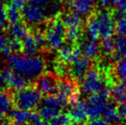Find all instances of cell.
<instances>
[{
	"mask_svg": "<svg viewBox=\"0 0 126 125\" xmlns=\"http://www.w3.org/2000/svg\"><path fill=\"white\" fill-rule=\"evenodd\" d=\"M10 120L15 125H25L27 124H32L33 112L25 110H16L10 111Z\"/></svg>",
	"mask_w": 126,
	"mask_h": 125,
	"instance_id": "4fadbf2b",
	"label": "cell"
},
{
	"mask_svg": "<svg viewBox=\"0 0 126 125\" xmlns=\"http://www.w3.org/2000/svg\"><path fill=\"white\" fill-rule=\"evenodd\" d=\"M73 46L71 45H63L61 49H59V57L62 61L65 63L70 62V57H71L72 51H73Z\"/></svg>",
	"mask_w": 126,
	"mask_h": 125,
	"instance_id": "4316f807",
	"label": "cell"
},
{
	"mask_svg": "<svg viewBox=\"0 0 126 125\" xmlns=\"http://www.w3.org/2000/svg\"><path fill=\"white\" fill-rule=\"evenodd\" d=\"M14 99L6 92H0V116L10 113Z\"/></svg>",
	"mask_w": 126,
	"mask_h": 125,
	"instance_id": "ffe728a7",
	"label": "cell"
},
{
	"mask_svg": "<svg viewBox=\"0 0 126 125\" xmlns=\"http://www.w3.org/2000/svg\"><path fill=\"white\" fill-rule=\"evenodd\" d=\"M113 41H114L115 45V52L120 50V49H122L126 45V38L123 36H119L118 35L117 38H115L113 40Z\"/></svg>",
	"mask_w": 126,
	"mask_h": 125,
	"instance_id": "836d02e7",
	"label": "cell"
},
{
	"mask_svg": "<svg viewBox=\"0 0 126 125\" xmlns=\"http://www.w3.org/2000/svg\"><path fill=\"white\" fill-rule=\"evenodd\" d=\"M8 63L13 71L23 76L26 80H33L42 75L45 69V63L38 57L25 55H10Z\"/></svg>",
	"mask_w": 126,
	"mask_h": 125,
	"instance_id": "6da1fadb",
	"label": "cell"
},
{
	"mask_svg": "<svg viewBox=\"0 0 126 125\" xmlns=\"http://www.w3.org/2000/svg\"><path fill=\"white\" fill-rule=\"evenodd\" d=\"M109 82V75L105 74L99 69H92L83 77L81 89L86 94H98L108 87Z\"/></svg>",
	"mask_w": 126,
	"mask_h": 125,
	"instance_id": "7a4b0ae2",
	"label": "cell"
},
{
	"mask_svg": "<svg viewBox=\"0 0 126 125\" xmlns=\"http://www.w3.org/2000/svg\"><path fill=\"white\" fill-rule=\"evenodd\" d=\"M42 100V94L36 87H24L17 91L14 97V103L17 109L31 111L35 109Z\"/></svg>",
	"mask_w": 126,
	"mask_h": 125,
	"instance_id": "3957f363",
	"label": "cell"
},
{
	"mask_svg": "<svg viewBox=\"0 0 126 125\" xmlns=\"http://www.w3.org/2000/svg\"><path fill=\"white\" fill-rule=\"evenodd\" d=\"M22 53L25 56H29V57H33L35 56L38 51V46H37L36 41L34 40L33 35L28 34L25 38H23V40L22 41Z\"/></svg>",
	"mask_w": 126,
	"mask_h": 125,
	"instance_id": "9a60e30c",
	"label": "cell"
},
{
	"mask_svg": "<svg viewBox=\"0 0 126 125\" xmlns=\"http://www.w3.org/2000/svg\"><path fill=\"white\" fill-rule=\"evenodd\" d=\"M96 1L97 0H70V5L80 15H85L89 11L93 3Z\"/></svg>",
	"mask_w": 126,
	"mask_h": 125,
	"instance_id": "2e32d148",
	"label": "cell"
},
{
	"mask_svg": "<svg viewBox=\"0 0 126 125\" xmlns=\"http://www.w3.org/2000/svg\"><path fill=\"white\" fill-rule=\"evenodd\" d=\"M70 115L67 113H59L51 120V125H69L70 123Z\"/></svg>",
	"mask_w": 126,
	"mask_h": 125,
	"instance_id": "d4e9b609",
	"label": "cell"
},
{
	"mask_svg": "<svg viewBox=\"0 0 126 125\" xmlns=\"http://www.w3.org/2000/svg\"><path fill=\"white\" fill-rule=\"evenodd\" d=\"M115 31L119 36L126 38V16L120 15L115 24Z\"/></svg>",
	"mask_w": 126,
	"mask_h": 125,
	"instance_id": "484cf974",
	"label": "cell"
},
{
	"mask_svg": "<svg viewBox=\"0 0 126 125\" xmlns=\"http://www.w3.org/2000/svg\"><path fill=\"white\" fill-rule=\"evenodd\" d=\"M7 45L10 47V51L12 52H19L22 50V43L20 40L15 38H10V40H9V42H7Z\"/></svg>",
	"mask_w": 126,
	"mask_h": 125,
	"instance_id": "f546056e",
	"label": "cell"
},
{
	"mask_svg": "<svg viewBox=\"0 0 126 125\" xmlns=\"http://www.w3.org/2000/svg\"><path fill=\"white\" fill-rule=\"evenodd\" d=\"M36 88L42 94L49 95L56 91L57 82L51 75H41L36 81Z\"/></svg>",
	"mask_w": 126,
	"mask_h": 125,
	"instance_id": "9c48e42d",
	"label": "cell"
},
{
	"mask_svg": "<svg viewBox=\"0 0 126 125\" xmlns=\"http://www.w3.org/2000/svg\"><path fill=\"white\" fill-rule=\"evenodd\" d=\"M69 115L75 123L83 122L88 117V105L83 101H77L72 105Z\"/></svg>",
	"mask_w": 126,
	"mask_h": 125,
	"instance_id": "7c38bea8",
	"label": "cell"
},
{
	"mask_svg": "<svg viewBox=\"0 0 126 125\" xmlns=\"http://www.w3.org/2000/svg\"><path fill=\"white\" fill-rule=\"evenodd\" d=\"M115 54H116L117 58L120 59V60H126V45L120 50L116 51Z\"/></svg>",
	"mask_w": 126,
	"mask_h": 125,
	"instance_id": "d590c367",
	"label": "cell"
},
{
	"mask_svg": "<svg viewBox=\"0 0 126 125\" xmlns=\"http://www.w3.org/2000/svg\"><path fill=\"white\" fill-rule=\"evenodd\" d=\"M8 22L7 16V8L0 3V28H3Z\"/></svg>",
	"mask_w": 126,
	"mask_h": 125,
	"instance_id": "d6a6232c",
	"label": "cell"
},
{
	"mask_svg": "<svg viewBox=\"0 0 126 125\" xmlns=\"http://www.w3.org/2000/svg\"><path fill=\"white\" fill-rule=\"evenodd\" d=\"M3 75L6 81V84L16 91H20L26 87L27 81L23 76L16 73L12 69L3 70Z\"/></svg>",
	"mask_w": 126,
	"mask_h": 125,
	"instance_id": "30bf717a",
	"label": "cell"
},
{
	"mask_svg": "<svg viewBox=\"0 0 126 125\" xmlns=\"http://www.w3.org/2000/svg\"><path fill=\"white\" fill-rule=\"evenodd\" d=\"M50 2H51V0H31V3H35V4L42 7L43 9L45 8Z\"/></svg>",
	"mask_w": 126,
	"mask_h": 125,
	"instance_id": "f35d334b",
	"label": "cell"
},
{
	"mask_svg": "<svg viewBox=\"0 0 126 125\" xmlns=\"http://www.w3.org/2000/svg\"><path fill=\"white\" fill-rule=\"evenodd\" d=\"M81 34H82V29L81 27L68 28L65 33V37L70 42L74 43L81 38Z\"/></svg>",
	"mask_w": 126,
	"mask_h": 125,
	"instance_id": "cb8c5ba5",
	"label": "cell"
},
{
	"mask_svg": "<svg viewBox=\"0 0 126 125\" xmlns=\"http://www.w3.org/2000/svg\"><path fill=\"white\" fill-rule=\"evenodd\" d=\"M118 110L122 118L126 119V103L119 104V106H118Z\"/></svg>",
	"mask_w": 126,
	"mask_h": 125,
	"instance_id": "74e56055",
	"label": "cell"
},
{
	"mask_svg": "<svg viewBox=\"0 0 126 125\" xmlns=\"http://www.w3.org/2000/svg\"><path fill=\"white\" fill-rule=\"evenodd\" d=\"M111 96L117 103H126V87L122 84H116L111 88Z\"/></svg>",
	"mask_w": 126,
	"mask_h": 125,
	"instance_id": "7402d4cb",
	"label": "cell"
},
{
	"mask_svg": "<svg viewBox=\"0 0 126 125\" xmlns=\"http://www.w3.org/2000/svg\"><path fill=\"white\" fill-rule=\"evenodd\" d=\"M7 16H8V22L10 24L20 22L22 19V13H20V8L11 3L7 7Z\"/></svg>",
	"mask_w": 126,
	"mask_h": 125,
	"instance_id": "603a6c76",
	"label": "cell"
},
{
	"mask_svg": "<svg viewBox=\"0 0 126 125\" xmlns=\"http://www.w3.org/2000/svg\"><path fill=\"white\" fill-rule=\"evenodd\" d=\"M66 104L58 95L54 96L49 94L42 100L39 110L40 112L39 114L40 115L41 118L45 120H51L61 112L62 108Z\"/></svg>",
	"mask_w": 126,
	"mask_h": 125,
	"instance_id": "5b68a950",
	"label": "cell"
},
{
	"mask_svg": "<svg viewBox=\"0 0 126 125\" xmlns=\"http://www.w3.org/2000/svg\"><path fill=\"white\" fill-rule=\"evenodd\" d=\"M76 85L73 82L68 80L60 81L58 83H57L56 92L57 95L64 102L65 104L68 103V100L70 97L75 92H76Z\"/></svg>",
	"mask_w": 126,
	"mask_h": 125,
	"instance_id": "8fae6325",
	"label": "cell"
},
{
	"mask_svg": "<svg viewBox=\"0 0 126 125\" xmlns=\"http://www.w3.org/2000/svg\"><path fill=\"white\" fill-rule=\"evenodd\" d=\"M5 85H7L5 78H4V76H3V73H0V87H4Z\"/></svg>",
	"mask_w": 126,
	"mask_h": 125,
	"instance_id": "b9f144b4",
	"label": "cell"
},
{
	"mask_svg": "<svg viewBox=\"0 0 126 125\" xmlns=\"http://www.w3.org/2000/svg\"><path fill=\"white\" fill-rule=\"evenodd\" d=\"M33 37H34V40H35V41H36L38 48H43V47L47 45L46 35L44 34L42 32H37V33H35Z\"/></svg>",
	"mask_w": 126,
	"mask_h": 125,
	"instance_id": "1f68e13d",
	"label": "cell"
},
{
	"mask_svg": "<svg viewBox=\"0 0 126 125\" xmlns=\"http://www.w3.org/2000/svg\"><path fill=\"white\" fill-rule=\"evenodd\" d=\"M28 1V0H12L11 3H13V4H15L16 6H17L18 8L22 9V7L26 4Z\"/></svg>",
	"mask_w": 126,
	"mask_h": 125,
	"instance_id": "ab89813d",
	"label": "cell"
},
{
	"mask_svg": "<svg viewBox=\"0 0 126 125\" xmlns=\"http://www.w3.org/2000/svg\"><path fill=\"white\" fill-rule=\"evenodd\" d=\"M117 75L121 81L126 80V60H121L117 68Z\"/></svg>",
	"mask_w": 126,
	"mask_h": 125,
	"instance_id": "4dcf8cb0",
	"label": "cell"
},
{
	"mask_svg": "<svg viewBox=\"0 0 126 125\" xmlns=\"http://www.w3.org/2000/svg\"><path fill=\"white\" fill-rule=\"evenodd\" d=\"M65 33V26L63 25L61 20L53 21L50 24L47 31L46 39H47V45L50 48L55 51H58L61 49L64 43Z\"/></svg>",
	"mask_w": 126,
	"mask_h": 125,
	"instance_id": "277c9868",
	"label": "cell"
},
{
	"mask_svg": "<svg viewBox=\"0 0 126 125\" xmlns=\"http://www.w3.org/2000/svg\"><path fill=\"white\" fill-rule=\"evenodd\" d=\"M88 125H109L108 124V121H106V119H93V120H90Z\"/></svg>",
	"mask_w": 126,
	"mask_h": 125,
	"instance_id": "8d00e7d4",
	"label": "cell"
},
{
	"mask_svg": "<svg viewBox=\"0 0 126 125\" xmlns=\"http://www.w3.org/2000/svg\"><path fill=\"white\" fill-rule=\"evenodd\" d=\"M82 52L85 57L88 58H96L100 52V45L96 42V40H91L86 41L82 45Z\"/></svg>",
	"mask_w": 126,
	"mask_h": 125,
	"instance_id": "e0dca14e",
	"label": "cell"
},
{
	"mask_svg": "<svg viewBox=\"0 0 126 125\" xmlns=\"http://www.w3.org/2000/svg\"><path fill=\"white\" fill-rule=\"evenodd\" d=\"M91 62L87 57H80L75 61L71 62L70 67V74L75 80L83 78L87 72L89 70Z\"/></svg>",
	"mask_w": 126,
	"mask_h": 125,
	"instance_id": "ba28073f",
	"label": "cell"
},
{
	"mask_svg": "<svg viewBox=\"0 0 126 125\" xmlns=\"http://www.w3.org/2000/svg\"><path fill=\"white\" fill-rule=\"evenodd\" d=\"M9 34H10V38H15V39H21L25 38L28 33V28L26 25L22 24L20 22L15 24H11L10 28L8 29Z\"/></svg>",
	"mask_w": 126,
	"mask_h": 125,
	"instance_id": "ac0fdd59",
	"label": "cell"
},
{
	"mask_svg": "<svg viewBox=\"0 0 126 125\" xmlns=\"http://www.w3.org/2000/svg\"><path fill=\"white\" fill-rule=\"evenodd\" d=\"M6 45H7V41L5 37L3 34H0V52H2V51L6 46Z\"/></svg>",
	"mask_w": 126,
	"mask_h": 125,
	"instance_id": "60d3db41",
	"label": "cell"
},
{
	"mask_svg": "<svg viewBox=\"0 0 126 125\" xmlns=\"http://www.w3.org/2000/svg\"><path fill=\"white\" fill-rule=\"evenodd\" d=\"M0 125H9V123L5 120H2L0 121Z\"/></svg>",
	"mask_w": 126,
	"mask_h": 125,
	"instance_id": "7bdbcfd3",
	"label": "cell"
},
{
	"mask_svg": "<svg viewBox=\"0 0 126 125\" xmlns=\"http://www.w3.org/2000/svg\"><path fill=\"white\" fill-rule=\"evenodd\" d=\"M77 124H78V123H75V124H69V125H78Z\"/></svg>",
	"mask_w": 126,
	"mask_h": 125,
	"instance_id": "f6af8a7d",
	"label": "cell"
},
{
	"mask_svg": "<svg viewBox=\"0 0 126 125\" xmlns=\"http://www.w3.org/2000/svg\"><path fill=\"white\" fill-rule=\"evenodd\" d=\"M55 70L58 75L59 76H64L68 72H70V69H68V66L66 65V63L63 61H58L56 63L55 66Z\"/></svg>",
	"mask_w": 126,
	"mask_h": 125,
	"instance_id": "f1b7e54d",
	"label": "cell"
},
{
	"mask_svg": "<svg viewBox=\"0 0 126 125\" xmlns=\"http://www.w3.org/2000/svg\"><path fill=\"white\" fill-rule=\"evenodd\" d=\"M102 116L104 119H106L108 122L119 123L123 120V118L120 116L118 110L113 104L106 102L104 106V110L102 112Z\"/></svg>",
	"mask_w": 126,
	"mask_h": 125,
	"instance_id": "5bb4252c",
	"label": "cell"
},
{
	"mask_svg": "<svg viewBox=\"0 0 126 125\" xmlns=\"http://www.w3.org/2000/svg\"><path fill=\"white\" fill-rule=\"evenodd\" d=\"M88 34L91 40H96L100 36V24L97 15H92L88 22Z\"/></svg>",
	"mask_w": 126,
	"mask_h": 125,
	"instance_id": "d6986e66",
	"label": "cell"
},
{
	"mask_svg": "<svg viewBox=\"0 0 126 125\" xmlns=\"http://www.w3.org/2000/svg\"><path fill=\"white\" fill-rule=\"evenodd\" d=\"M97 18L100 24V37L103 40L111 38L115 31L113 14L109 10H103L97 14Z\"/></svg>",
	"mask_w": 126,
	"mask_h": 125,
	"instance_id": "52a82bcc",
	"label": "cell"
},
{
	"mask_svg": "<svg viewBox=\"0 0 126 125\" xmlns=\"http://www.w3.org/2000/svg\"><path fill=\"white\" fill-rule=\"evenodd\" d=\"M4 1H6V0H0V3H3Z\"/></svg>",
	"mask_w": 126,
	"mask_h": 125,
	"instance_id": "bcb514c9",
	"label": "cell"
},
{
	"mask_svg": "<svg viewBox=\"0 0 126 125\" xmlns=\"http://www.w3.org/2000/svg\"><path fill=\"white\" fill-rule=\"evenodd\" d=\"M63 25L65 28H73V27H81L82 24V20L79 13L77 12H71L63 16Z\"/></svg>",
	"mask_w": 126,
	"mask_h": 125,
	"instance_id": "44dd1931",
	"label": "cell"
},
{
	"mask_svg": "<svg viewBox=\"0 0 126 125\" xmlns=\"http://www.w3.org/2000/svg\"><path fill=\"white\" fill-rule=\"evenodd\" d=\"M102 49L104 52L107 55H111L115 52V45L114 41L111 40V38L104 39L102 41Z\"/></svg>",
	"mask_w": 126,
	"mask_h": 125,
	"instance_id": "83f0119b",
	"label": "cell"
},
{
	"mask_svg": "<svg viewBox=\"0 0 126 125\" xmlns=\"http://www.w3.org/2000/svg\"><path fill=\"white\" fill-rule=\"evenodd\" d=\"M116 7L119 15L126 16V0H119L116 4Z\"/></svg>",
	"mask_w": 126,
	"mask_h": 125,
	"instance_id": "e575fe53",
	"label": "cell"
},
{
	"mask_svg": "<svg viewBox=\"0 0 126 125\" xmlns=\"http://www.w3.org/2000/svg\"><path fill=\"white\" fill-rule=\"evenodd\" d=\"M38 125H51V124H48V123H40V124Z\"/></svg>",
	"mask_w": 126,
	"mask_h": 125,
	"instance_id": "ee69618b",
	"label": "cell"
},
{
	"mask_svg": "<svg viewBox=\"0 0 126 125\" xmlns=\"http://www.w3.org/2000/svg\"><path fill=\"white\" fill-rule=\"evenodd\" d=\"M22 17L28 23L32 25H39L48 19L47 13L42 7L33 3H26L22 10Z\"/></svg>",
	"mask_w": 126,
	"mask_h": 125,
	"instance_id": "8992f818",
	"label": "cell"
}]
</instances>
